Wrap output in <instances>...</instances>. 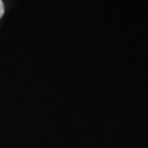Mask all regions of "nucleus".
<instances>
[{
	"label": "nucleus",
	"mask_w": 148,
	"mask_h": 148,
	"mask_svg": "<svg viewBox=\"0 0 148 148\" xmlns=\"http://www.w3.org/2000/svg\"><path fill=\"white\" fill-rule=\"evenodd\" d=\"M3 13H4V5L2 0H0V18L3 16Z\"/></svg>",
	"instance_id": "f257e3e1"
}]
</instances>
